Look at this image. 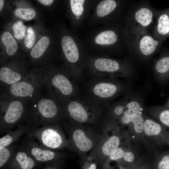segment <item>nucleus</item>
<instances>
[{
	"mask_svg": "<svg viewBox=\"0 0 169 169\" xmlns=\"http://www.w3.org/2000/svg\"><path fill=\"white\" fill-rule=\"evenodd\" d=\"M62 110L73 124L101 128L105 107L86 96L69 99L61 102Z\"/></svg>",
	"mask_w": 169,
	"mask_h": 169,
	"instance_id": "obj_1",
	"label": "nucleus"
},
{
	"mask_svg": "<svg viewBox=\"0 0 169 169\" xmlns=\"http://www.w3.org/2000/svg\"><path fill=\"white\" fill-rule=\"evenodd\" d=\"M115 78H91L87 86L85 96L107 108L109 101L119 94L123 89L122 84Z\"/></svg>",
	"mask_w": 169,
	"mask_h": 169,
	"instance_id": "obj_2",
	"label": "nucleus"
},
{
	"mask_svg": "<svg viewBox=\"0 0 169 169\" xmlns=\"http://www.w3.org/2000/svg\"><path fill=\"white\" fill-rule=\"evenodd\" d=\"M104 129L102 137L90 154L91 157L98 160H107L120 146L128 134L126 131L113 125H107Z\"/></svg>",
	"mask_w": 169,
	"mask_h": 169,
	"instance_id": "obj_3",
	"label": "nucleus"
},
{
	"mask_svg": "<svg viewBox=\"0 0 169 169\" xmlns=\"http://www.w3.org/2000/svg\"><path fill=\"white\" fill-rule=\"evenodd\" d=\"M71 140L76 152L80 155L91 152L103 134L100 128L91 125L73 124Z\"/></svg>",
	"mask_w": 169,
	"mask_h": 169,
	"instance_id": "obj_4",
	"label": "nucleus"
},
{
	"mask_svg": "<svg viewBox=\"0 0 169 169\" xmlns=\"http://www.w3.org/2000/svg\"><path fill=\"white\" fill-rule=\"evenodd\" d=\"M75 81L70 74L55 73L45 76V84L47 85L50 95L61 102L80 97Z\"/></svg>",
	"mask_w": 169,
	"mask_h": 169,
	"instance_id": "obj_5",
	"label": "nucleus"
},
{
	"mask_svg": "<svg viewBox=\"0 0 169 169\" xmlns=\"http://www.w3.org/2000/svg\"><path fill=\"white\" fill-rule=\"evenodd\" d=\"M45 76L28 75L23 79L6 87L4 93L15 98L33 101L38 97L45 83Z\"/></svg>",
	"mask_w": 169,
	"mask_h": 169,
	"instance_id": "obj_6",
	"label": "nucleus"
},
{
	"mask_svg": "<svg viewBox=\"0 0 169 169\" xmlns=\"http://www.w3.org/2000/svg\"><path fill=\"white\" fill-rule=\"evenodd\" d=\"M169 132L157 121L145 116L143 128L145 145L152 155L168 146Z\"/></svg>",
	"mask_w": 169,
	"mask_h": 169,
	"instance_id": "obj_7",
	"label": "nucleus"
},
{
	"mask_svg": "<svg viewBox=\"0 0 169 169\" xmlns=\"http://www.w3.org/2000/svg\"><path fill=\"white\" fill-rule=\"evenodd\" d=\"M91 78H115L124 74L120 64L117 61L106 58H99L93 63Z\"/></svg>",
	"mask_w": 169,
	"mask_h": 169,
	"instance_id": "obj_8",
	"label": "nucleus"
},
{
	"mask_svg": "<svg viewBox=\"0 0 169 169\" xmlns=\"http://www.w3.org/2000/svg\"><path fill=\"white\" fill-rule=\"evenodd\" d=\"M26 100L10 96L4 93L1 96L0 103L7 109L3 116L4 121L9 124H13L18 120L24 112V103Z\"/></svg>",
	"mask_w": 169,
	"mask_h": 169,
	"instance_id": "obj_9",
	"label": "nucleus"
},
{
	"mask_svg": "<svg viewBox=\"0 0 169 169\" xmlns=\"http://www.w3.org/2000/svg\"><path fill=\"white\" fill-rule=\"evenodd\" d=\"M33 101L34 107L36 108L41 116L46 119L56 117L62 108L61 102L51 95L49 96H38Z\"/></svg>",
	"mask_w": 169,
	"mask_h": 169,
	"instance_id": "obj_10",
	"label": "nucleus"
},
{
	"mask_svg": "<svg viewBox=\"0 0 169 169\" xmlns=\"http://www.w3.org/2000/svg\"><path fill=\"white\" fill-rule=\"evenodd\" d=\"M65 57L68 62L74 64L79 60V54L77 46L73 39L69 36L64 37L61 41Z\"/></svg>",
	"mask_w": 169,
	"mask_h": 169,
	"instance_id": "obj_11",
	"label": "nucleus"
},
{
	"mask_svg": "<svg viewBox=\"0 0 169 169\" xmlns=\"http://www.w3.org/2000/svg\"><path fill=\"white\" fill-rule=\"evenodd\" d=\"M41 139L45 145L54 149L60 147L63 141V138L60 134L52 129H47L44 131Z\"/></svg>",
	"mask_w": 169,
	"mask_h": 169,
	"instance_id": "obj_12",
	"label": "nucleus"
},
{
	"mask_svg": "<svg viewBox=\"0 0 169 169\" xmlns=\"http://www.w3.org/2000/svg\"><path fill=\"white\" fill-rule=\"evenodd\" d=\"M156 31L161 39L169 36V9L159 13L157 19Z\"/></svg>",
	"mask_w": 169,
	"mask_h": 169,
	"instance_id": "obj_13",
	"label": "nucleus"
},
{
	"mask_svg": "<svg viewBox=\"0 0 169 169\" xmlns=\"http://www.w3.org/2000/svg\"><path fill=\"white\" fill-rule=\"evenodd\" d=\"M161 41L155 39L150 35H145L141 39L139 48L141 53L144 55L149 56L156 50Z\"/></svg>",
	"mask_w": 169,
	"mask_h": 169,
	"instance_id": "obj_14",
	"label": "nucleus"
},
{
	"mask_svg": "<svg viewBox=\"0 0 169 169\" xmlns=\"http://www.w3.org/2000/svg\"><path fill=\"white\" fill-rule=\"evenodd\" d=\"M151 115L165 129H169V108L159 107L150 112Z\"/></svg>",
	"mask_w": 169,
	"mask_h": 169,
	"instance_id": "obj_15",
	"label": "nucleus"
},
{
	"mask_svg": "<svg viewBox=\"0 0 169 169\" xmlns=\"http://www.w3.org/2000/svg\"><path fill=\"white\" fill-rule=\"evenodd\" d=\"M135 18L136 21L141 26L146 27L152 22L153 13L150 8L142 7L135 12Z\"/></svg>",
	"mask_w": 169,
	"mask_h": 169,
	"instance_id": "obj_16",
	"label": "nucleus"
},
{
	"mask_svg": "<svg viewBox=\"0 0 169 169\" xmlns=\"http://www.w3.org/2000/svg\"><path fill=\"white\" fill-rule=\"evenodd\" d=\"M155 69L162 80L169 78V54L164 55L158 59L155 64Z\"/></svg>",
	"mask_w": 169,
	"mask_h": 169,
	"instance_id": "obj_17",
	"label": "nucleus"
},
{
	"mask_svg": "<svg viewBox=\"0 0 169 169\" xmlns=\"http://www.w3.org/2000/svg\"><path fill=\"white\" fill-rule=\"evenodd\" d=\"M118 37L115 32L109 30L103 31L99 34L95 38V43L100 45H111L117 41Z\"/></svg>",
	"mask_w": 169,
	"mask_h": 169,
	"instance_id": "obj_18",
	"label": "nucleus"
},
{
	"mask_svg": "<svg viewBox=\"0 0 169 169\" xmlns=\"http://www.w3.org/2000/svg\"><path fill=\"white\" fill-rule=\"evenodd\" d=\"M1 39L7 54L9 56L14 54L18 49V44L11 34L8 32H5L2 35Z\"/></svg>",
	"mask_w": 169,
	"mask_h": 169,
	"instance_id": "obj_19",
	"label": "nucleus"
},
{
	"mask_svg": "<svg viewBox=\"0 0 169 169\" xmlns=\"http://www.w3.org/2000/svg\"><path fill=\"white\" fill-rule=\"evenodd\" d=\"M116 7V3L114 0H105L101 1L96 8L97 14L99 17H104L111 13Z\"/></svg>",
	"mask_w": 169,
	"mask_h": 169,
	"instance_id": "obj_20",
	"label": "nucleus"
},
{
	"mask_svg": "<svg viewBox=\"0 0 169 169\" xmlns=\"http://www.w3.org/2000/svg\"><path fill=\"white\" fill-rule=\"evenodd\" d=\"M49 43V38L45 36L42 37L32 49L30 52L31 56L34 59L42 56Z\"/></svg>",
	"mask_w": 169,
	"mask_h": 169,
	"instance_id": "obj_21",
	"label": "nucleus"
},
{
	"mask_svg": "<svg viewBox=\"0 0 169 169\" xmlns=\"http://www.w3.org/2000/svg\"><path fill=\"white\" fill-rule=\"evenodd\" d=\"M156 162L157 169H169V150L153 155Z\"/></svg>",
	"mask_w": 169,
	"mask_h": 169,
	"instance_id": "obj_22",
	"label": "nucleus"
},
{
	"mask_svg": "<svg viewBox=\"0 0 169 169\" xmlns=\"http://www.w3.org/2000/svg\"><path fill=\"white\" fill-rule=\"evenodd\" d=\"M31 153L38 161H45L52 160L55 156L54 153L51 151L43 150L34 147L31 150Z\"/></svg>",
	"mask_w": 169,
	"mask_h": 169,
	"instance_id": "obj_23",
	"label": "nucleus"
},
{
	"mask_svg": "<svg viewBox=\"0 0 169 169\" xmlns=\"http://www.w3.org/2000/svg\"><path fill=\"white\" fill-rule=\"evenodd\" d=\"M16 159L22 169H32L34 166L33 160L30 157H28L24 152L18 153Z\"/></svg>",
	"mask_w": 169,
	"mask_h": 169,
	"instance_id": "obj_24",
	"label": "nucleus"
},
{
	"mask_svg": "<svg viewBox=\"0 0 169 169\" xmlns=\"http://www.w3.org/2000/svg\"><path fill=\"white\" fill-rule=\"evenodd\" d=\"M14 13L18 17L27 20L33 18L36 14L35 10L31 8H18L15 10Z\"/></svg>",
	"mask_w": 169,
	"mask_h": 169,
	"instance_id": "obj_25",
	"label": "nucleus"
},
{
	"mask_svg": "<svg viewBox=\"0 0 169 169\" xmlns=\"http://www.w3.org/2000/svg\"><path fill=\"white\" fill-rule=\"evenodd\" d=\"M12 28L14 37L17 39H21L25 36L26 27L21 21L14 23Z\"/></svg>",
	"mask_w": 169,
	"mask_h": 169,
	"instance_id": "obj_26",
	"label": "nucleus"
},
{
	"mask_svg": "<svg viewBox=\"0 0 169 169\" xmlns=\"http://www.w3.org/2000/svg\"><path fill=\"white\" fill-rule=\"evenodd\" d=\"M84 0H71L70 5L72 11L77 16L81 15L83 11Z\"/></svg>",
	"mask_w": 169,
	"mask_h": 169,
	"instance_id": "obj_27",
	"label": "nucleus"
},
{
	"mask_svg": "<svg viewBox=\"0 0 169 169\" xmlns=\"http://www.w3.org/2000/svg\"><path fill=\"white\" fill-rule=\"evenodd\" d=\"M27 34L24 36V43L26 47L31 48L34 42L36 35L34 31L31 27H29L27 30Z\"/></svg>",
	"mask_w": 169,
	"mask_h": 169,
	"instance_id": "obj_28",
	"label": "nucleus"
},
{
	"mask_svg": "<svg viewBox=\"0 0 169 169\" xmlns=\"http://www.w3.org/2000/svg\"><path fill=\"white\" fill-rule=\"evenodd\" d=\"M10 156L8 150L5 147H0V166L1 167L7 161Z\"/></svg>",
	"mask_w": 169,
	"mask_h": 169,
	"instance_id": "obj_29",
	"label": "nucleus"
},
{
	"mask_svg": "<svg viewBox=\"0 0 169 169\" xmlns=\"http://www.w3.org/2000/svg\"><path fill=\"white\" fill-rule=\"evenodd\" d=\"M13 141V138L9 135H6L0 139V147H5Z\"/></svg>",
	"mask_w": 169,
	"mask_h": 169,
	"instance_id": "obj_30",
	"label": "nucleus"
},
{
	"mask_svg": "<svg viewBox=\"0 0 169 169\" xmlns=\"http://www.w3.org/2000/svg\"><path fill=\"white\" fill-rule=\"evenodd\" d=\"M38 1L42 4L47 6L50 5L54 1L53 0H38Z\"/></svg>",
	"mask_w": 169,
	"mask_h": 169,
	"instance_id": "obj_31",
	"label": "nucleus"
},
{
	"mask_svg": "<svg viewBox=\"0 0 169 169\" xmlns=\"http://www.w3.org/2000/svg\"><path fill=\"white\" fill-rule=\"evenodd\" d=\"M86 169H96V165L95 163H91Z\"/></svg>",
	"mask_w": 169,
	"mask_h": 169,
	"instance_id": "obj_32",
	"label": "nucleus"
},
{
	"mask_svg": "<svg viewBox=\"0 0 169 169\" xmlns=\"http://www.w3.org/2000/svg\"><path fill=\"white\" fill-rule=\"evenodd\" d=\"M4 0H0V11L2 10L3 7V6L4 4Z\"/></svg>",
	"mask_w": 169,
	"mask_h": 169,
	"instance_id": "obj_33",
	"label": "nucleus"
},
{
	"mask_svg": "<svg viewBox=\"0 0 169 169\" xmlns=\"http://www.w3.org/2000/svg\"><path fill=\"white\" fill-rule=\"evenodd\" d=\"M165 106L169 107V99L167 102L166 103L165 105H164Z\"/></svg>",
	"mask_w": 169,
	"mask_h": 169,
	"instance_id": "obj_34",
	"label": "nucleus"
},
{
	"mask_svg": "<svg viewBox=\"0 0 169 169\" xmlns=\"http://www.w3.org/2000/svg\"><path fill=\"white\" fill-rule=\"evenodd\" d=\"M168 146H169V136L168 137Z\"/></svg>",
	"mask_w": 169,
	"mask_h": 169,
	"instance_id": "obj_35",
	"label": "nucleus"
},
{
	"mask_svg": "<svg viewBox=\"0 0 169 169\" xmlns=\"http://www.w3.org/2000/svg\"><path fill=\"white\" fill-rule=\"evenodd\" d=\"M76 18H79V16H77V17H76Z\"/></svg>",
	"mask_w": 169,
	"mask_h": 169,
	"instance_id": "obj_36",
	"label": "nucleus"
}]
</instances>
